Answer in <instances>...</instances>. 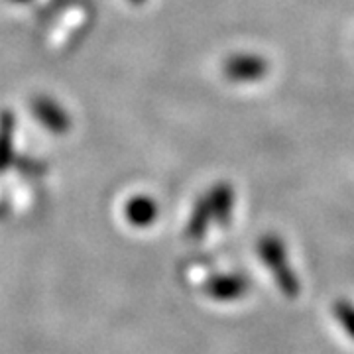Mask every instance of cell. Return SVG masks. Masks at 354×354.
I'll list each match as a JSON object with an SVG mask.
<instances>
[{
	"label": "cell",
	"instance_id": "cell-2",
	"mask_svg": "<svg viewBox=\"0 0 354 354\" xmlns=\"http://www.w3.org/2000/svg\"><path fill=\"white\" fill-rule=\"evenodd\" d=\"M335 313H337V319L341 321V325L344 327V330L351 335L354 339V307L348 304H339L337 305V309H335Z\"/></svg>",
	"mask_w": 354,
	"mask_h": 354
},
{
	"label": "cell",
	"instance_id": "cell-1",
	"mask_svg": "<svg viewBox=\"0 0 354 354\" xmlns=\"http://www.w3.org/2000/svg\"><path fill=\"white\" fill-rule=\"evenodd\" d=\"M262 258L266 260V264L274 270V274L278 276L279 286L288 293H295L297 291V279H295L290 268H286V250L279 244L278 239L276 241L274 239H266L262 242Z\"/></svg>",
	"mask_w": 354,
	"mask_h": 354
}]
</instances>
